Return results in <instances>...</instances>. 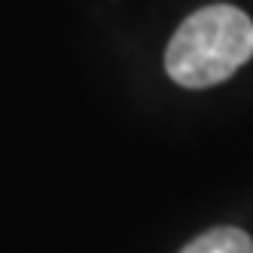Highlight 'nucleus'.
<instances>
[{
    "instance_id": "f03ea898",
    "label": "nucleus",
    "mask_w": 253,
    "mask_h": 253,
    "mask_svg": "<svg viewBox=\"0 0 253 253\" xmlns=\"http://www.w3.org/2000/svg\"><path fill=\"white\" fill-rule=\"evenodd\" d=\"M180 253H253V238L244 229L235 226H216L192 238Z\"/></svg>"
},
{
    "instance_id": "f257e3e1",
    "label": "nucleus",
    "mask_w": 253,
    "mask_h": 253,
    "mask_svg": "<svg viewBox=\"0 0 253 253\" xmlns=\"http://www.w3.org/2000/svg\"><path fill=\"white\" fill-rule=\"evenodd\" d=\"M253 55V22L229 3H213L186 15L165 49L168 77L183 88L226 83Z\"/></svg>"
}]
</instances>
